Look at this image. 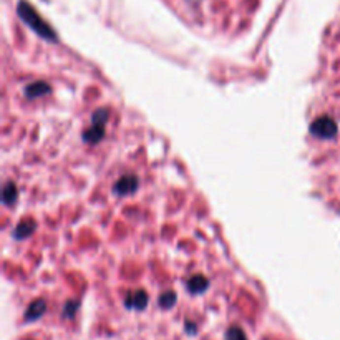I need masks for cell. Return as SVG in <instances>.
Listing matches in <instances>:
<instances>
[]
</instances>
